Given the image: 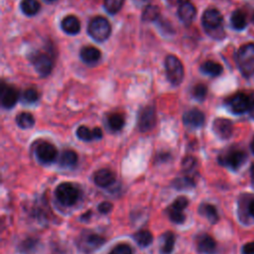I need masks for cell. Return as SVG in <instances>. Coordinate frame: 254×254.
I'll return each instance as SVG.
<instances>
[{"label": "cell", "mask_w": 254, "mask_h": 254, "mask_svg": "<svg viewBox=\"0 0 254 254\" xmlns=\"http://www.w3.org/2000/svg\"><path fill=\"white\" fill-rule=\"evenodd\" d=\"M90 217H91V210H89V211H87V212H85V213L83 214L81 220H82V221H88V220H90Z\"/></svg>", "instance_id": "f6af8a7d"}, {"label": "cell", "mask_w": 254, "mask_h": 254, "mask_svg": "<svg viewBox=\"0 0 254 254\" xmlns=\"http://www.w3.org/2000/svg\"><path fill=\"white\" fill-rule=\"evenodd\" d=\"M111 209H112V205L108 202H104V203L100 204V206H99V211L101 213H104V214L108 213L111 210Z\"/></svg>", "instance_id": "60d3db41"}, {"label": "cell", "mask_w": 254, "mask_h": 254, "mask_svg": "<svg viewBox=\"0 0 254 254\" xmlns=\"http://www.w3.org/2000/svg\"><path fill=\"white\" fill-rule=\"evenodd\" d=\"M250 149H251V152L254 154V137H253V139H252V141L250 143Z\"/></svg>", "instance_id": "7dc6e473"}, {"label": "cell", "mask_w": 254, "mask_h": 254, "mask_svg": "<svg viewBox=\"0 0 254 254\" xmlns=\"http://www.w3.org/2000/svg\"><path fill=\"white\" fill-rule=\"evenodd\" d=\"M196 186V183H194V179L190 176H184V177L176 179L173 182V187L176 188L177 190H187L191 189Z\"/></svg>", "instance_id": "f546056e"}, {"label": "cell", "mask_w": 254, "mask_h": 254, "mask_svg": "<svg viewBox=\"0 0 254 254\" xmlns=\"http://www.w3.org/2000/svg\"><path fill=\"white\" fill-rule=\"evenodd\" d=\"M39 244V241L35 239H28L19 245V251L22 254H32L35 252Z\"/></svg>", "instance_id": "1f68e13d"}, {"label": "cell", "mask_w": 254, "mask_h": 254, "mask_svg": "<svg viewBox=\"0 0 254 254\" xmlns=\"http://www.w3.org/2000/svg\"><path fill=\"white\" fill-rule=\"evenodd\" d=\"M197 166V160L194 159V157H186L183 162H182V167H183V170L186 172V173H191L193 172V170L196 168Z\"/></svg>", "instance_id": "74e56055"}, {"label": "cell", "mask_w": 254, "mask_h": 254, "mask_svg": "<svg viewBox=\"0 0 254 254\" xmlns=\"http://www.w3.org/2000/svg\"><path fill=\"white\" fill-rule=\"evenodd\" d=\"M133 238L134 240L141 247H147L153 241V236L148 230H139L134 234Z\"/></svg>", "instance_id": "f1b7e54d"}, {"label": "cell", "mask_w": 254, "mask_h": 254, "mask_svg": "<svg viewBox=\"0 0 254 254\" xmlns=\"http://www.w3.org/2000/svg\"><path fill=\"white\" fill-rule=\"evenodd\" d=\"M243 207V212L247 210V213H248V216L252 219H254V198L251 199L248 204H247V207L246 205L242 206Z\"/></svg>", "instance_id": "ab89813d"}, {"label": "cell", "mask_w": 254, "mask_h": 254, "mask_svg": "<svg viewBox=\"0 0 254 254\" xmlns=\"http://www.w3.org/2000/svg\"><path fill=\"white\" fill-rule=\"evenodd\" d=\"M156 123V113L155 109L152 106L144 107L140 113L138 119V126L140 131L147 132L150 131Z\"/></svg>", "instance_id": "7c38bea8"}, {"label": "cell", "mask_w": 254, "mask_h": 254, "mask_svg": "<svg viewBox=\"0 0 254 254\" xmlns=\"http://www.w3.org/2000/svg\"><path fill=\"white\" fill-rule=\"evenodd\" d=\"M22 99H23V102L25 104L32 105L38 101L39 94L35 89H28L24 91V93L22 95Z\"/></svg>", "instance_id": "e575fe53"}, {"label": "cell", "mask_w": 254, "mask_h": 254, "mask_svg": "<svg viewBox=\"0 0 254 254\" xmlns=\"http://www.w3.org/2000/svg\"><path fill=\"white\" fill-rule=\"evenodd\" d=\"M19 100V92L18 90L11 87L6 86L4 84L1 85V89H0V102H1V105L4 108H12Z\"/></svg>", "instance_id": "8fae6325"}, {"label": "cell", "mask_w": 254, "mask_h": 254, "mask_svg": "<svg viewBox=\"0 0 254 254\" xmlns=\"http://www.w3.org/2000/svg\"><path fill=\"white\" fill-rule=\"evenodd\" d=\"M199 212L201 216L205 217L210 224H216L219 221V212L212 205L203 204L199 208Z\"/></svg>", "instance_id": "7402d4cb"}, {"label": "cell", "mask_w": 254, "mask_h": 254, "mask_svg": "<svg viewBox=\"0 0 254 254\" xmlns=\"http://www.w3.org/2000/svg\"><path fill=\"white\" fill-rule=\"evenodd\" d=\"M230 24L234 30H243L247 26L246 15L242 10H236L230 17Z\"/></svg>", "instance_id": "44dd1931"}, {"label": "cell", "mask_w": 254, "mask_h": 254, "mask_svg": "<svg viewBox=\"0 0 254 254\" xmlns=\"http://www.w3.org/2000/svg\"><path fill=\"white\" fill-rule=\"evenodd\" d=\"M93 181L96 186L101 188H107L115 182V175L108 169H101L94 173Z\"/></svg>", "instance_id": "9a60e30c"}, {"label": "cell", "mask_w": 254, "mask_h": 254, "mask_svg": "<svg viewBox=\"0 0 254 254\" xmlns=\"http://www.w3.org/2000/svg\"><path fill=\"white\" fill-rule=\"evenodd\" d=\"M253 22H254V15H253Z\"/></svg>", "instance_id": "681fc988"}, {"label": "cell", "mask_w": 254, "mask_h": 254, "mask_svg": "<svg viewBox=\"0 0 254 254\" xmlns=\"http://www.w3.org/2000/svg\"><path fill=\"white\" fill-rule=\"evenodd\" d=\"M58 202L65 207L75 205L80 199V191L71 183L65 182L59 185L55 191Z\"/></svg>", "instance_id": "277c9868"}, {"label": "cell", "mask_w": 254, "mask_h": 254, "mask_svg": "<svg viewBox=\"0 0 254 254\" xmlns=\"http://www.w3.org/2000/svg\"><path fill=\"white\" fill-rule=\"evenodd\" d=\"M108 254H133L132 249L127 244L116 245Z\"/></svg>", "instance_id": "f35d334b"}, {"label": "cell", "mask_w": 254, "mask_h": 254, "mask_svg": "<svg viewBox=\"0 0 254 254\" xmlns=\"http://www.w3.org/2000/svg\"><path fill=\"white\" fill-rule=\"evenodd\" d=\"M31 62L39 75L47 76L51 74L53 69V61L47 54L41 52L34 53L31 57Z\"/></svg>", "instance_id": "ba28073f"}, {"label": "cell", "mask_w": 254, "mask_h": 254, "mask_svg": "<svg viewBox=\"0 0 254 254\" xmlns=\"http://www.w3.org/2000/svg\"><path fill=\"white\" fill-rule=\"evenodd\" d=\"M47 1H55V0H47Z\"/></svg>", "instance_id": "c3c4849f"}, {"label": "cell", "mask_w": 254, "mask_h": 254, "mask_svg": "<svg viewBox=\"0 0 254 254\" xmlns=\"http://www.w3.org/2000/svg\"><path fill=\"white\" fill-rule=\"evenodd\" d=\"M105 242V239L99 236V234L93 233L90 230H86L77 239V247L84 253L90 254L101 248V246Z\"/></svg>", "instance_id": "52a82bcc"}, {"label": "cell", "mask_w": 254, "mask_h": 254, "mask_svg": "<svg viewBox=\"0 0 254 254\" xmlns=\"http://www.w3.org/2000/svg\"><path fill=\"white\" fill-rule=\"evenodd\" d=\"M202 23L206 31L212 37L223 35L224 17L222 13L214 8L207 9L202 17Z\"/></svg>", "instance_id": "7a4b0ae2"}, {"label": "cell", "mask_w": 254, "mask_h": 254, "mask_svg": "<svg viewBox=\"0 0 254 254\" xmlns=\"http://www.w3.org/2000/svg\"><path fill=\"white\" fill-rule=\"evenodd\" d=\"M196 14H197V9L196 7H194V5L190 1L184 2L178 8L179 18L184 23H187V24H190L194 20V18L196 17Z\"/></svg>", "instance_id": "ac0fdd59"}, {"label": "cell", "mask_w": 254, "mask_h": 254, "mask_svg": "<svg viewBox=\"0 0 254 254\" xmlns=\"http://www.w3.org/2000/svg\"><path fill=\"white\" fill-rule=\"evenodd\" d=\"M88 32L96 42H104L111 34V26L107 19L102 16H96L89 24Z\"/></svg>", "instance_id": "3957f363"}, {"label": "cell", "mask_w": 254, "mask_h": 254, "mask_svg": "<svg viewBox=\"0 0 254 254\" xmlns=\"http://www.w3.org/2000/svg\"><path fill=\"white\" fill-rule=\"evenodd\" d=\"M162 245L160 248L161 254H171L175 245V236L171 231L165 232L162 236Z\"/></svg>", "instance_id": "d4e9b609"}, {"label": "cell", "mask_w": 254, "mask_h": 254, "mask_svg": "<svg viewBox=\"0 0 254 254\" xmlns=\"http://www.w3.org/2000/svg\"><path fill=\"white\" fill-rule=\"evenodd\" d=\"M189 205V201L186 197H178L174 201V203L170 206L169 209L178 210V211H183Z\"/></svg>", "instance_id": "8d00e7d4"}, {"label": "cell", "mask_w": 254, "mask_h": 254, "mask_svg": "<svg viewBox=\"0 0 254 254\" xmlns=\"http://www.w3.org/2000/svg\"><path fill=\"white\" fill-rule=\"evenodd\" d=\"M205 120V114L197 108L190 109L183 115V122L185 123V125L192 128H199L203 126Z\"/></svg>", "instance_id": "4fadbf2b"}, {"label": "cell", "mask_w": 254, "mask_h": 254, "mask_svg": "<svg viewBox=\"0 0 254 254\" xmlns=\"http://www.w3.org/2000/svg\"><path fill=\"white\" fill-rule=\"evenodd\" d=\"M160 16V9L155 5H148L142 14V19L146 22L157 20Z\"/></svg>", "instance_id": "4dcf8cb0"}, {"label": "cell", "mask_w": 254, "mask_h": 254, "mask_svg": "<svg viewBox=\"0 0 254 254\" xmlns=\"http://www.w3.org/2000/svg\"><path fill=\"white\" fill-rule=\"evenodd\" d=\"M124 0H105V8L110 14L120 12L123 5Z\"/></svg>", "instance_id": "d6a6232c"}, {"label": "cell", "mask_w": 254, "mask_h": 254, "mask_svg": "<svg viewBox=\"0 0 254 254\" xmlns=\"http://www.w3.org/2000/svg\"><path fill=\"white\" fill-rule=\"evenodd\" d=\"M213 131L220 138L228 139L233 132V124L229 120L218 119L213 121Z\"/></svg>", "instance_id": "5bb4252c"}, {"label": "cell", "mask_w": 254, "mask_h": 254, "mask_svg": "<svg viewBox=\"0 0 254 254\" xmlns=\"http://www.w3.org/2000/svg\"><path fill=\"white\" fill-rule=\"evenodd\" d=\"M189 1V0H169V2L172 4V5H181L183 4L184 2H187Z\"/></svg>", "instance_id": "ee69618b"}, {"label": "cell", "mask_w": 254, "mask_h": 254, "mask_svg": "<svg viewBox=\"0 0 254 254\" xmlns=\"http://www.w3.org/2000/svg\"><path fill=\"white\" fill-rule=\"evenodd\" d=\"M125 124V120L122 114L114 113L109 115L107 120V125L112 131H120L123 128Z\"/></svg>", "instance_id": "484cf974"}, {"label": "cell", "mask_w": 254, "mask_h": 254, "mask_svg": "<svg viewBox=\"0 0 254 254\" xmlns=\"http://www.w3.org/2000/svg\"><path fill=\"white\" fill-rule=\"evenodd\" d=\"M237 64L245 77L254 75V43H248L241 46L237 53Z\"/></svg>", "instance_id": "6da1fadb"}, {"label": "cell", "mask_w": 254, "mask_h": 254, "mask_svg": "<svg viewBox=\"0 0 254 254\" xmlns=\"http://www.w3.org/2000/svg\"><path fill=\"white\" fill-rule=\"evenodd\" d=\"M217 248L214 239L207 233H203L197 239V249L202 254H212Z\"/></svg>", "instance_id": "2e32d148"}, {"label": "cell", "mask_w": 254, "mask_h": 254, "mask_svg": "<svg viewBox=\"0 0 254 254\" xmlns=\"http://www.w3.org/2000/svg\"><path fill=\"white\" fill-rule=\"evenodd\" d=\"M101 57H102L101 51L99 49H96L95 47L87 46L81 50V59L86 64H90V65L95 64L96 62L100 61Z\"/></svg>", "instance_id": "ffe728a7"}, {"label": "cell", "mask_w": 254, "mask_h": 254, "mask_svg": "<svg viewBox=\"0 0 254 254\" xmlns=\"http://www.w3.org/2000/svg\"><path fill=\"white\" fill-rule=\"evenodd\" d=\"M165 69L167 73L168 80L174 86H179L184 79V68L179 59L169 55L165 60Z\"/></svg>", "instance_id": "8992f818"}, {"label": "cell", "mask_w": 254, "mask_h": 254, "mask_svg": "<svg viewBox=\"0 0 254 254\" xmlns=\"http://www.w3.org/2000/svg\"><path fill=\"white\" fill-rule=\"evenodd\" d=\"M20 6L22 12L28 16L36 15L41 8L40 3L37 0H22Z\"/></svg>", "instance_id": "4316f807"}, {"label": "cell", "mask_w": 254, "mask_h": 254, "mask_svg": "<svg viewBox=\"0 0 254 254\" xmlns=\"http://www.w3.org/2000/svg\"><path fill=\"white\" fill-rule=\"evenodd\" d=\"M36 156L43 164H51L57 159L58 151L56 147L49 142H41L36 147Z\"/></svg>", "instance_id": "30bf717a"}, {"label": "cell", "mask_w": 254, "mask_h": 254, "mask_svg": "<svg viewBox=\"0 0 254 254\" xmlns=\"http://www.w3.org/2000/svg\"><path fill=\"white\" fill-rule=\"evenodd\" d=\"M168 216L169 219L175 223V224H183L186 220V216L184 214L183 211H178V210H174L171 209H168Z\"/></svg>", "instance_id": "d590c367"}, {"label": "cell", "mask_w": 254, "mask_h": 254, "mask_svg": "<svg viewBox=\"0 0 254 254\" xmlns=\"http://www.w3.org/2000/svg\"><path fill=\"white\" fill-rule=\"evenodd\" d=\"M248 113L252 120H254V91L249 95V109Z\"/></svg>", "instance_id": "b9f144b4"}, {"label": "cell", "mask_w": 254, "mask_h": 254, "mask_svg": "<svg viewBox=\"0 0 254 254\" xmlns=\"http://www.w3.org/2000/svg\"><path fill=\"white\" fill-rule=\"evenodd\" d=\"M242 254H254V242H248L242 247Z\"/></svg>", "instance_id": "7bdbcfd3"}, {"label": "cell", "mask_w": 254, "mask_h": 254, "mask_svg": "<svg viewBox=\"0 0 254 254\" xmlns=\"http://www.w3.org/2000/svg\"><path fill=\"white\" fill-rule=\"evenodd\" d=\"M16 123L20 128L28 129L34 125L35 119H34V116L29 112H21V113H19L18 116L16 117Z\"/></svg>", "instance_id": "83f0119b"}, {"label": "cell", "mask_w": 254, "mask_h": 254, "mask_svg": "<svg viewBox=\"0 0 254 254\" xmlns=\"http://www.w3.org/2000/svg\"><path fill=\"white\" fill-rule=\"evenodd\" d=\"M76 136H77V138L83 141H91L93 139L103 138V131L99 127H95L92 130H90L87 126L82 125L77 128Z\"/></svg>", "instance_id": "e0dca14e"}, {"label": "cell", "mask_w": 254, "mask_h": 254, "mask_svg": "<svg viewBox=\"0 0 254 254\" xmlns=\"http://www.w3.org/2000/svg\"><path fill=\"white\" fill-rule=\"evenodd\" d=\"M247 160V154L245 151L239 148H230L219 157L221 165L232 170H239Z\"/></svg>", "instance_id": "5b68a950"}, {"label": "cell", "mask_w": 254, "mask_h": 254, "mask_svg": "<svg viewBox=\"0 0 254 254\" xmlns=\"http://www.w3.org/2000/svg\"><path fill=\"white\" fill-rule=\"evenodd\" d=\"M201 71L209 76H219L224 72L223 66L217 62L207 61L201 66Z\"/></svg>", "instance_id": "cb8c5ba5"}, {"label": "cell", "mask_w": 254, "mask_h": 254, "mask_svg": "<svg viewBox=\"0 0 254 254\" xmlns=\"http://www.w3.org/2000/svg\"><path fill=\"white\" fill-rule=\"evenodd\" d=\"M207 94H208V89L203 84H198L193 89V95L194 99L198 101H201V102L204 101L206 99Z\"/></svg>", "instance_id": "836d02e7"}, {"label": "cell", "mask_w": 254, "mask_h": 254, "mask_svg": "<svg viewBox=\"0 0 254 254\" xmlns=\"http://www.w3.org/2000/svg\"><path fill=\"white\" fill-rule=\"evenodd\" d=\"M250 174H251V179H252V182L254 183V163L252 164L251 168H250Z\"/></svg>", "instance_id": "bcb514c9"}, {"label": "cell", "mask_w": 254, "mask_h": 254, "mask_svg": "<svg viewBox=\"0 0 254 254\" xmlns=\"http://www.w3.org/2000/svg\"><path fill=\"white\" fill-rule=\"evenodd\" d=\"M226 105L232 113L243 114L249 109V95L243 92H238L229 97Z\"/></svg>", "instance_id": "9c48e42d"}, {"label": "cell", "mask_w": 254, "mask_h": 254, "mask_svg": "<svg viewBox=\"0 0 254 254\" xmlns=\"http://www.w3.org/2000/svg\"><path fill=\"white\" fill-rule=\"evenodd\" d=\"M62 29L69 35H76L81 30V23L80 20L74 15H69L65 17L62 23Z\"/></svg>", "instance_id": "d6986e66"}, {"label": "cell", "mask_w": 254, "mask_h": 254, "mask_svg": "<svg viewBox=\"0 0 254 254\" xmlns=\"http://www.w3.org/2000/svg\"><path fill=\"white\" fill-rule=\"evenodd\" d=\"M77 163V155L73 150H66L62 153L59 164L64 168H72L75 167Z\"/></svg>", "instance_id": "603a6c76"}]
</instances>
